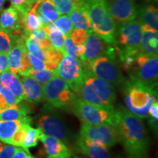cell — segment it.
<instances>
[{
  "instance_id": "cell-38",
  "label": "cell",
  "mask_w": 158,
  "mask_h": 158,
  "mask_svg": "<svg viewBox=\"0 0 158 158\" xmlns=\"http://www.w3.org/2000/svg\"><path fill=\"white\" fill-rule=\"evenodd\" d=\"M10 2H11L12 6L19 12L21 19L27 14V12L31 8V7L27 5L26 0H10Z\"/></svg>"
},
{
  "instance_id": "cell-50",
  "label": "cell",
  "mask_w": 158,
  "mask_h": 158,
  "mask_svg": "<svg viewBox=\"0 0 158 158\" xmlns=\"http://www.w3.org/2000/svg\"><path fill=\"white\" fill-rule=\"evenodd\" d=\"M144 158H147V157H144Z\"/></svg>"
},
{
  "instance_id": "cell-48",
  "label": "cell",
  "mask_w": 158,
  "mask_h": 158,
  "mask_svg": "<svg viewBox=\"0 0 158 158\" xmlns=\"http://www.w3.org/2000/svg\"><path fill=\"white\" fill-rule=\"evenodd\" d=\"M73 158H81V157H78V156H74V157H73Z\"/></svg>"
},
{
  "instance_id": "cell-25",
  "label": "cell",
  "mask_w": 158,
  "mask_h": 158,
  "mask_svg": "<svg viewBox=\"0 0 158 158\" xmlns=\"http://www.w3.org/2000/svg\"><path fill=\"white\" fill-rule=\"evenodd\" d=\"M22 124V120H0V141L10 144L11 138Z\"/></svg>"
},
{
  "instance_id": "cell-39",
  "label": "cell",
  "mask_w": 158,
  "mask_h": 158,
  "mask_svg": "<svg viewBox=\"0 0 158 158\" xmlns=\"http://www.w3.org/2000/svg\"><path fill=\"white\" fill-rule=\"evenodd\" d=\"M64 50L67 55L74 59H78V56H77L76 54V45L73 42V40L70 39V37H64Z\"/></svg>"
},
{
  "instance_id": "cell-15",
  "label": "cell",
  "mask_w": 158,
  "mask_h": 158,
  "mask_svg": "<svg viewBox=\"0 0 158 158\" xmlns=\"http://www.w3.org/2000/svg\"><path fill=\"white\" fill-rule=\"evenodd\" d=\"M39 139L42 142L48 158H70L71 152L64 142L42 133Z\"/></svg>"
},
{
  "instance_id": "cell-3",
  "label": "cell",
  "mask_w": 158,
  "mask_h": 158,
  "mask_svg": "<svg viewBox=\"0 0 158 158\" xmlns=\"http://www.w3.org/2000/svg\"><path fill=\"white\" fill-rule=\"evenodd\" d=\"M121 88L127 109L141 118L148 117L150 107L157 101V87L129 78L125 79Z\"/></svg>"
},
{
  "instance_id": "cell-17",
  "label": "cell",
  "mask_w": 158,
  "mask_h": 158,
  "mask_svg": "<svg viewBox=\"0 0 158 158\" xmlns=\"http://www.w3.org/2000/svg\"><path fill=\"white\" fill-rule=\"evenodd\" d=\"M76 149L88 158H110L108 149L81 135L76 141Z\"/></svg>"
},
{
  "instance_id": "cell-41",
  "label": "cell",
  "mask_w": 158,
  "mask_h": 158,
  "mask_svg": "<svg viewBox=\"0 0 158 158\" xmlns=\"http://www.w3.org/2000/svg\"><path fill=\"white\" fill-rule=\"evenodd\" d=\"M11 158H35L31 156L29 151H27L23 148H17L16 151L13 154Z\"/></svg>"
},
{
  "instance_id": "cell-44",
  "label": "cell",
  "mask_w": 158,
  "mask_h": 158,
  "mask_svg": "<svg viewBox=\"0 0 158 158\" xmlns=\"http://www.w3.org/2000/svg\"><path fill=\"white\" fill-rule=\"evenodd\" d=\"M149 117V124L150 127L154 131H155L156 133L157 132V128H158V124H157V119L158 118H155L151 117V116H148Z\"/></svg>"
},
{
  "instance_id": "cell-6",
  "label": "cell",
  "mask_w": 158,
  "mask_h": 158,
  "mask_svg": "<svg viewBox=\"0 0 158 158\" xmlns=\"http://www.w3.org/2000/svg\"><path fill=\"white\" fill-rule=\"evenodd\" d=\"M114 110V106L94 105L84 101L78 97L75 99L70 108V111L83 122L90 124H113Z\"/></svg>"
},
{
  "instance_id": "cell-37",
  "label": "cell",
  "mask_w": 158,
  "mask_h": 158,
  "mask_svg": "<svg viewBox=\"0 0 158 158\" xmlns=\"http://www.w3.org/2000/svg\"><path fill=\"white\" fill-rule=\"evenodd\" d=\"M16 149L15 146L0 141V158H11Z\"/></svg>"
},
{
  "instance_id": "cell-49",
  "label": "cell",
  "mask_w": 158,
  "mask_h": 158,
  "mask_svg": "<svg viewBox=\"0 0 158 158\" xmlns=\"http://www.w3.org/2000/svg\"><path fill=\"white\" fill-rule=\"evenodd\" d=\"M2 86V84H1V83H0V87H1Z\"/></svg>"
},
{
  "instance_id": "cell-47",
  "label": "cell",
  "mask_w": 158,
  "mask_h": 158,
  "mask_svg": "<svg viewBox=\"0 0 158 158\" xmlns=\"http://www.w3.org/2000/svg\"><path fill=\"white\" fill-rule=\"evenodd\" d=\"M152 1H153V2H156V3H157L158 0H152Z\"/></svg>"
},
{
  "instance_id": "cell-13",
  "label": "cell",
  "mask_w": 158,
  "mask_h": 158,
  "mask_svg": "<svg viewBox=\"0 0 158 158\" xmlns=\"http://www.w3.org/2000/svg\"><path fill=\"white\" fill-rule=\"evenodd\" d=\"M107 2L108 11L116 27L137 18L138 10L133 0H110Z\"/></svg>"
},
{
  "instance_id": "cell-14",
  "label": "cell",
  "mask_w": 158,
  "mask_h": 158,
  "mask_svg": "<svg viewBox=\"0 0 158 158\" xmlns=\"http://www.w3.org/2000/svg\"><path fill=\"white\" fill-rule=\"evenodd\" d=\"M0 28L16 37L24 36L21 35L23 25L21 15L13 6L4 10L2 13L0 15Z\"/></svg>"
},
{
  "instance_id": "cell-9",
  "label": "cell",
  "mask_w": 158,
  "mask_h": 158,
  "mask_svg": "<svg viewBox=\"0 0 158 158\" xmlns=\"http://www.w3.org/2000/svg\"><path fill=\"white\" fill-rule=\"evenodd\" d=\"M129 78L148 86L157 87L158 76V56H147L141 53L136 55L133 68L129 72Z\"/></svg>"
},
{
  "instance_id": "cell-46",
  "label": "cell",
  "mask_w": 158,
  "mask_h": 158,
  "mask_svg": "<svg viewBox=\"0 0 158 158\" xmlns=\"http://www.w3.org/2000/svg\"><path fill=\"white\" fill-rule=\"evenodd\" d=\"M5 0H0V12L2 11V10L3 8V6L5 5Z\"/></svg>"
},
{
  "instance_id": "cell-36",
  "label": "cell",
  "mask_w": 158,
  "mask_h": 158,
  "mask_svg": "<svg viewBox=\"0 0 158 158\" xmlns=\"http://www.w3.org/2000/svg\"><path fill=\"white\" fill-rule=\"evenodd\" d=\"M89 33L84 29H73L70 35V37L73 42L75 43V45L84 44L89 36Z\"/></svg>"
},
{
  "instance_id": "cell-5",
  "label": "cell",
  "mask_w": 158,
  "mask_h": 158,
  "mask_svg": "<svg viewBox=\"0 0 158 158\" xmlns=\"http://www.w3.org/2000/svg\"><path fill=\"white\" fill-rule=\"evenodd\" d=\"M81 62V61H80ZM94 76L106 81L113 86L121 87L125 78L116 61L114 46H108L103 55L90 62H81Z\"/></svg>"
},
{
  "instance_id": "cell-4",
  "label": "cell",
  "mask_w": 158,
  "mask_h": 158,
  "mask_svg": "<svg viewBox=\"0 0 158 158\" xmlns=\"http://www.w3.org/2000/svg\"><path fill=\"white\" fill-rule=\"evenodd\" d=\"M84 71V82L76 95L84 101L99 106H114L116 95L114 86L106 81L91 73L81 62Z\"/></svg>"
},
{
  "instance_id": "cell-31",
  "label": "cell",
  "mask_w": 158,
  "mask_h": 158,
  "mask_svg": "<svg viewBox=\"0 0 158 158\" xmlns=\"http://www.w3.org/2000/svg\"><path fill=\"white\" fill-rule=\"evenodd\" d=\"M42 130L40 128H33L31 126H29L26 132L25 138L23 139L22 147L27 151H29V149L31 147H36L38 143V139L40 134L42 133Z\"/></svg>"
},
{
  "instance_id": "cell-24",
  "label": "cell",
  "mask_w": 158,
  "mask_h": 158,
  "mask_svg": "<svg viewBox=\"0 0 158 158\" xmlns=\"http://www.w3.org/2000/svg\"><path fill=\"white\" fill-rule=\"evenodd\" d=\"M22 102V101H21ZM30 112L27 104L18 103L0 111V120H21Z\"/></svg>"
},
{
  "instance_id": "cell-30",
  "label": "cell",
  "mask_w": 158,
  "mask_h": 158,
  "mask_svg": "<svg viewBox=\"0 0 158 158\" xmlns=\"http://www.w3.org/2000/svg\"><path fill=\"white\" fill-rule=\"evenodd\" d=\"M56 73V69L54 71H51L47 69L43 70H35L34 68H31L26 76L31 77L35 79L37 82L41 85H45L47 84L51 78L54 77Z\"/></svg>"
},
{
  "instance_id": "cell-23",
  "label": "cell",
  "mask_w": 158,
  "mask_h": 158,
  "mask_svg": "<svg viewBox=\"0 0 158 158\" xmlns=\"http://www.w3.org/2000/svg\"><path fill=\"white\" fill-rule=\"evenodd\" d=\"M38 1L33 4L27 13V14L21 19L23 35L26 37H27V36L29 37L32 31L42 28L40 21L39 18L37 14V7L38 5Z\"/></svg>"
},
{
  "instance_id": "cell-12",
  "label": "cell",
  "mask_w": 158,
  "mask_h": 158,
  "mask_svg": "<svg viewBox=\"0 0 158 158\" xmlns=\"http://www.w3.org/2000/svg\"><path fill=\"white\" fill-rule=\"evenodd\" d=\"M56 73L77 93L84 82V71L80 60L64 55L56 68Z\"/></svg>"
},
{
  "instance_id": "cell-21",
  "label": "cell",
  "mask_w": 158,
  "mask_h": 158,
  "mask_svg": "<svg viewBox=\"0 0 158 158\" xmlns=\"http://www.w3.org/2000/svg\"><path fill=\"white\" fill-rule=\"evenodd\" d=\"M138 21L142 26H147L158 31V10L155 6L149 5L138 11Z\"/></svg>"
},
{
  "instance_id": "cell-27",
  "label": "cell",
  "mask_w": 158,
  "mask_h": 158,
  "mask_svg": "<svg viewBox=\"0 0 158 158\" xmlns=\"http://www.w3.org/2000/svg\"><path fill=\"white\" fill-rule=\"evenodd\" d=\"M48 33V39L52 46L56 50L63 53L64 55H67L64 50V35L56 28L54 23H51L48 27H43Z\"/></svg>"
},
{
  "instance_id": "cell-29",
  "label": "cell",
  "mask_w": 158,
  "mask_h": 158,
  "mask_svg": "<svg viewBox=\"0 0 158 158\" xmlns=\"http://www.w3.org/2000/svg\"><path fill=\"white\" fill-rule=\"evenodd\" d=\"M37 11L44 15L51 23L54 22L60 15L53 2V0H39Z\"/></svg>"
},
{
  "instance_id": "cell-40",
  "label": "cell",
  "mask_w": 158,
  "mask_h": 158,
  "mask_svg": "<svg viewBox=\"0 0 158 158\" xmlns=\"http://www.w3.org/2000/svg\"><path fill=\"white\" fill-rule=\"evenodd\" d=\"M28 56V59L29 62L31 65V68L35 69V70H43V69H46V65L44 61L41 60L39 58H37V56H35V55L30 54L28 52L27 54Z\"/></svg>"
},
{
  "instance_id": "cell-26",
  "label": "cell",
  "mask_w": 158,
  "mask_h": 158,
  "mask_svg": "<svg viewBox=\"0 0 158 158\" xmlns=\"http://www.w3.org/2000/svg\"><path fill=\"white\" fill-rule=\"evenodd\" d=\"M68 17L73 25L74 29H84L89 33L93 32L90 21L80 8L76 7L73 9L68 13Z\"/></svg>"
},
{
  "instance_id": "cell-20",
  "label": "cell",
  "mask_w": 158,
  "mask_h": 158,
  "mask_svg": "<svg viewBox=\"0 0 158 158\" xmlns=\"http://www.w3.org/2000/svg\"><path fill=\"white\" fill-rule=\"evenodd\" d=\"M0 83L4 87L9 90L15 97L18 101H23V87L21 79L18 75L12 73L10 70L5 71L0 73Z\"/></svg>"
},
{
  "instance_id": "cell-33",
  "label": "cell",
  "mask_w": 158,
  "mask_h": 158,
  "mask_svg": "<svg viewBox=\"0 0 158 158\" xmlns=\"http://www.w3.org/2000/svg\"><path fill=\"white\" fill-rule=\"evenodd\" d=\"M29 37L34 40L37 44L39 45L40 48H42L43 50H45L49 46L52 45L48 39V33L43 28L32 31Z\"/></svg>"
},
{
  "instance_id": "cell-35",
  "label": "cell",
  "mask_w": 158,
  "mask_h": 158,
  "mask_svg": "<svg viewBox=\"0 0 158 158\" xmlns=\"http://www.w3.org/2000/svg\"><path fill=\"white\" fill-rule=\"evenodd\" d=\"M59 15L68 14L73 9L78 7L79 0H53Z\"/></svg>"
},
{
  "instance_id": "cell-42",
  "label": "cell",
  "mask_w": 158,
  "mask_h": 158,
  "mask_svg": "<svg viewBox=\"0 0 158 158\" xmlns=\"http://www.w3.org/2000/svg\"><path fill=\"white\" fill-rule=\"evenodd\" d=\"M7 70H9L7 54L0 53V73Z\"/></svg>"
},
{
  "instance_id": "cell-43",
  "label": "cell",
  "mask_w": 158,
  "mask_h": 158,
  "mask_svg": "<svg viewBox=\"0 0 158 158\" xmlns=\"http://www.w3.org/2000/svg\"><path fill=\"white\" fill-rule=\"evenodd\" d=\"M149 116L158 118V102L156 101L152 105L149 110Z\"/></svg>"
},
{
  "instance_id": "cell-22",
  "label": "cell",
  "mask_w": 158,
  "mask_h": 158,
  "mask_svg": "<svg viewBox=\"0 0 158 158\" xmlns=\"http://www.w3.org/2000/svg\"><path fill=\"white\" fill-rule=\"evenodd\" d=\"M25 43H19L12 48L7 55L9 70L12 73L18 75V70L21 64V61L26 54H27Z\"/></svg>"
},
{
  "instance_id": "cell-19",
  "label": "cell",
  "mask_w": 158,
  "mask_h": 158,
  "mask_svg": "<svg viewBox=\"0 0 158 158\" xmlns=\"http://www.w3.org/2000/svg\"><path fill=\"white\" fill-rule=\"evenodd\" d=\"M142 31L141 45L139 52L147 56L157 55L158 34L155 31L147 26L141 25Z\"/></svg>"
},
{
  "instance_id": "cell-8",
  "label": "cell",
  "mask_w": 158,
  "mask_h": 158,
  "mask_svg": "<svg viewBox=\"0 0 158 158\" xmlns=\"http://www.w3.org/2000/svg\"><path fill=\"white\" fill-rule=\"evenodd\" d=\"M142 31L138 20L118 26L116 29V51L128 54L139 53Z\"/></svg>"
},
{
  "instance_id": "cell-10",
  "label": "cell",
  "mask_w": 158,
  "mask_h": 158,
  "mask_svg": "<svg viewBox=\"0 0 158 158\" xmlns=\"http://www.w3.org/2000/svg\"><path fill=\"white\" fill-rule=\"evenodd\" d=\"M80 135L110 149L119 142L118 132L113 124H90L83 122Z\"/></svg>"
},
{
  "instance_id": "cell-34",
  "label": "cell",
  "mask_w": 158,
  "mask_h": 158,
  "mask_svg": "<svg viewBox=\"0 0 158 158\" xmlns=\"http://www.w3.org/2000/svg\"><path fill=\"white\" fill-rule=\"evenodd\" d=\"M53 23L65 37H70L74 29L73 25L68 15H62V16H59L58 19L55 20Z\"/></svg>"
},
{
  "instance_id": "cell-1",
  "label": "cell",
  "mask_w": 158,
  "mask_h": 158,
  "mask_svg": "<svg viewBox=\"0 0 158 158\" xmlns=\"http://www.w3.org/2000/svg\"><path fill=\"white\" fill-rule=\"evenodd\" d=\"M113 125L118 132L119 142L130 158L147 157L150 139L142 118L119 106L114 110Z\"/></svg>"
},
{
  "instance_id": "cell-28",
  "label": "cell",
  "mask_w": 158,
  "mask_h": 158,
  "mask_svg": "<svg viewBox=\"0 0 158 158\" xmlns=\"http://www.w3.org/2000/svg\"><path fill=\"white\" fill-rule=\"evenodd\" d=\"M27 37H16L9 31L0 28V53L7 54L10 50L18 43L24 42Z\"/></svg>"
},
{
  "instance_id": "cell-16",
  "label": "cell",
  "mask_w": 158,
  "mask_h": 158,
  "mask_svg": "<svg viewBox=\"0 0 158 158\" xmlns=\"http://www.w3.org/2000/svg\"><path fill=\"white\" fill-rule=\"evenodd\" d=\"M84 54L80 61L88 63L103 55L107 48L108 44L97 36L94 32H91L89 34L87 39L84 43Z\"/></svg>"
},
{
  "instance_id": "cell-45",
  "label": "cell",
  "mask_w": 158,
  "mask_h": 158,
  "mask_svg": "<svg viewBox=\"0 0 158 158\" xmlns=\"http://www.w3.org/2000/svg\"><path fill=\"white\" fill-rule=\"evenodd\" d=\"M27 1V5H28L29 7H31L33 4H35L36 2L38 1V0H26Z\"/></svg>"
},
{
  "instance_id": "cell-18",
  "label": "cell",
  "mask_w": 158,
  "mask_h": 158,
  "mask_svg": "<svg viewBox=\"0 0 158 158\" xmlns=\"http://www.w3.org/2000/svg\"><path fill=\"white\" fill-rule=\"evenodd\" d=\"M21 81L24 100L34 103H38L45 100L43 86L28 76H22Z\"/></svg>"
},
{
  "instance_id": "cell-7",
  "label": "cell",
  "mask_w": 158,
  "mask_h": 158,
  "mask_svg": "<svg viewBox=\"0 0 158 158\" xmlns=\"http://www.w3.org/2000/svg\"><path fill=\"white\" fill-rule=\"evenodd\" d=\"M45 98L51 106L56 108L70 110L76 94L62 78L56 74L43 87Z\"/></svg>"
},
{
  "instance_id": "cell-11",
  "label": "cell",
  "mask_w": 158,
  "mask_h": 158,
  "mask_svg": "<svg viewBox=\"0 0 158 158\" xmlns=\"http://www.w3.org/2000/svg\"><path fill=\"white\" fill-rule=\"evenodd\" d=\"M44 113L38 119L39 127L43 133L68 143L70 138V131L60 116L53 111L52 106L49 105L45 106Z\"/></svg>"
},
{
  "instance_id": "cell-32",
  "label": "cell",
  "mask_w": 158,
  "mask_h": 158,
  "mask_svg": "<svg viewBox=\"0 0 158 158\" xmlns=\"http://www.w3.org/2000/svg\"><path fill=\"white\" fill-rule=\"evenodd\" d=\"M18 103L19 102L15 97L2 85L0 87V111Z\"/></svg>"
},
{
  "instance_id": "cell-2",
  "label": "cell",
  "mask_w": 158,
  "mask_h": 158,
  "mask_svg": "<svg viewBox=\"0 0 158 158\" xmlns=\"http://www.w3.org/2000/svg\"><path fill=\"white\" fill-rule=\"evenodd\" d=\"M78 8L88 18L94 34L116 47V25L108 11L107 0H79Z\"/></svg>"
}]
</instances>
